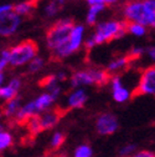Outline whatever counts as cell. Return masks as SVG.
<instances>
[{
	"label": "cell",
	"instance_id": "cell-9",
	"mask_svg": "<svg viewBox=\"0 0 155 157\" xmlns=\"http://www.w3.org/2000/svg\"><path fill=\"white\" fill-rule=\"evenodd\" d=\"M81 85H94V77L92 74V69L76 71L71 76V86L78 87Z\"/></svg>",
	"mask_w": 155,
	"mask_h": 157
},
{
	"label": "cell",
	"instance_id": "cell-17",
	"mask_svg": "<svg viewBox=\"0 0 155 157\" xmlns=\"http://www.w3.org/2000/svg\"><path fill=\"white\" fill-rule=\"evenodd\" d=\"M20 109H21L20 107V100L16 97V99L6 102V105L3 109V112H4V116H6V117H15V115L19 112Z\"/></svg>",
	"mask_w": 155,
	"mask_h": 157
},
{
	"label": "cell",
	"instance_id": "cell-10",
	"mask_svg": "<svg viewBox=\"0 0 155 157\" xmlns=\"http://www.w3.org/2000/svg\"><path fill=\"white\" fill-rule=\"evenodd\" d=\"M112 87H113V99L117 102H124L130 97L129 91L122 85V81L118 76L112 77Z\"/></svg>",
	"mask_w": 155,
	"mask_h": 157
},
{
	"label": "cell",
	"instance_id": "cell-7",
	"mask_svg": "<svg viewBox=\"0 0 155 157\" xmlns=\"http://www.w3.org/2000/svg\"><path fill=\"white\" fill-rule=\"evenodd\" d=\"M124 16L127 21L137 23L145 26L144 2H130L124 6Z\"/></svg>",
	"mask_w": 155,
	"mask_h": 157
},
{
	"label": "cell",
	"instance_id": "cell-2",
	"mask_svg": "<svg viewBox=\"0 0 155 157\" xmlns=\"http://www.w3.org/2000/svg\"><path fill=\"white\" fill-rule=\"evenodd\" d=\"M128 21H115L110 20L107 23H102L98 25L96 30V34L93 35L94 43L97 44H103L112 41L114 39L122 37L125 33H128Z\"/></svg>",
	"mask_w": 155,
	"mask_h": 157
},
{
	"label": "cell",
	"instance_id": "cell-16",
	"mask_svg": "<svg viewBox=\"0 0 155 157\" xmlns=\"http://www.w3.org/2000/svg\"><path fill=\"white\" fill-rule=\"evenodd\" d=\"M145 26H153L155 23V0H144Z\"/></svg>",
	"mask_w": 155,
	"mask_h": 157
},
{
	"label": "cell",
	"instance_id": "cell-40",
	"mask_svg": "<svg viewBox=\"0 0 155 157\" xmlns=\"http://www.w3.org/2000/svg\"><path fill=\"white\" fill-rule=\"evenodd\" d=\"M57 157H68V156H67V155H65V153H62V155H59Z\"/></svg>",
	"mask_w": 155,
	"mask_h": 157
},
{
	"label": "cell",
	"instance_id": "cell-33",
	"mask_svg": "<svg viewBox=\"0 0 155 157\" xmlns=\"http://www.w3.org/2000/svg\"><path fill=\"white\" fill-rule=\"evenodd\" d=\"M11 10H14V6L10 5V4L0 5V14H4V13H8V11H11Z\"/></svg>",
	"mask_w": 155,
	"mask_h": 157
},
{
	"label": "cell",
	"instance_id": "cell-23",
	"mask_svg": "<svg viewBox=\"0 0 155 157\" xmlns=\"http://www.w3.org/2000/svg\"><path fill=\"white\" fill-rule=\"evenodd\" d=\"M128 33L133 34V35H137V36H143L146 30H145V26L142 25V24H137V23H129L128 21Z\"/></svg>",
	"mask_w": 155,
	"mask_h": 157
},
{
	"label": "cell",
	"instance_id": "cell-15",
	"mask_svg": "<svg viewBox=\"0 0 155 157\" xmlns=\"http://www.w3.org/2000/svg\"><path fill=\"white\" fill-rule=\"evenodd\" d=\"M36 5H37V0H26V2L16 4L14 6V11L17 15H29L30 13H32Z\"/></svg>",
	"mask_w": 155,
	"mask_h": 157
},
{
	"label": "cell",
	"instance_id": "cell-30",
	"mask_svg": "<svg viewBox=\"0 0 155 157\" xmlns=\"http://www.w3.org/2000/svg\"><path fill=\"white\" fill-rule=\"evenodd\" d=\"M9 86L13 87V89H15L16 91H19V89H20V86H21V82H20L19 78H11L10 82H9Z\"/></svg>",
	"mask_w": 155,
	"mask_h": 157
},
{
	"label": "cell",
	"instance_id": "cell-12",
	"mask_svg": "<svg viewBox=\"0 0 155 157\" xmlns=\"http://www.w3.org/2000/svg\"><path fill=\"white\" fill-rule=\"evenodd\" d=\"M83 26L82 25H74V28L71 31V36L68 40V46L71 49L72 52L77 51L80 49L81 44H82V37H83Z\"/></svg>",
	"mask_w": 155,
	"mask_h": 157
},
{
	"label": "cell",
	"instance_id": "cell-39",
	"mask_svg": "<svg viewBox=\"0 0 155 157\" xmlns=\"http://www.w3.org/2000/svg\"><path fill=\"white\" fill-rule=\"evenodd\" d=\"M55 2H56V3H59L60 5H62V4L65 3V0H55Z\"/></svg>",
	"mask_w": 155,
	"mask_h": 157
},
{
	"label": "cell",
	"instance_id": "cell-1",
	"mask_svg": "<svg viewBox=\"0 0 155 157\" xmlns=\"http://www.w3.org/2000/svg\"><path fill=\"white\" fill-rule=\"evenodd\" d=\"M73 28H74L73 21L68 20V19L67 20H59L53 25H51L46 33V41L49 49L53 51L67 44Z\"/></svg>",
	"mask_w": 155,
	"mask_h": 157
},
{
	"label": "cell",
	"instance_id": "cell-37",
	"mask_svg": "<svg viewBox=\"0 0 155 157\" xmlns=\"http://www.w3.org/2000/svg\"><path fill=\"white\" fill-rule=\"evenodd\" d=\"M117 0H103V4L106 5V4H108V5H110V4H114Z\"/></svg>",
	"mask_w": 155,
	"mask_h": 157
},
{
	"label": "cell",
	"instance_id": "cell-8",
	"mask_svg": "<svg viewBox=\"0 0 155 157\" xmlns=\"http://www.w3.org/2000/svg\"><path fill=\"white\" fill-rule=\"evenodd\" d=\"M65 111H67V110H63V109H60V107L46 110L42 115H40L41 130L45 131V130H50L53 126H56L57 124H59V121L63 117Z\"/></svg>",
	"mask_w": 155,
	"mask_h": 157
},
{
	"label": "cell",
	"instance_id": "cell-36",
	"mask_svg": "<svg viewBox=\"0 0 155 157\" xmlns=\"http://www.w3.org/2000/svg\"><path fill=\"white\" fill-rule=\"evenodd\" d=\"M148 54H149V56L153 59V60H155V46L154 48H150L148 50Z\"/></svg>",
	"mask_w": 155,
	"mask_h": 157
},
{
	"label": "cell",
	"instance_id": "cell-11",
	"mask_svg": "<svg viewBox=\"0 0 155 157\" xmlns=\"http://www.w3.org/2000/svg\"><path fill=\"white\" fill-rule=\"evenodd\" d=\"M87 101V94L82 89H77L68 97V110L70 109H81Z\"/></svg>",
	"mask_w": 155,
	"mask_h": 157
},
{
	"label": "cell",
	"instance_id": "cell-27",
	"mask_svg": "<svg viewBox=\"0 0 155 157\" xmlns=\"http://www.w3.org/2000/svg\"><path fill=\"white\" fill-rule=\"evenodd\" d=\"M10 64V49H6L2 52L0 56V71H3Z\"/></svg>",
	"mask_w": 155,
	"mask_h": 157
},
{
	"label": "cell",
	"instance_id": "cell-26",
	"mask_svg": "<svg viewBox=\"0 0 155 157\" xmlns=\"http://www.w3.org/2000/svg\"><path fill=\"white\" fill-rule=\"evenodd\" d=\"M44 66V60L41 57H35L32 61H30V65H29V72H36L38 70H41Z\"/></svg>",
	"mask_w": 155,
	"mask_h": 157
},
{
	"label": "cell",
	"instance_id": "cell-29",
	"mask_svg": "<svg viewBox=\"0 0 155 157\" xmlns=\"http://www.w3.org/2000/svg\"><path fill=\"white\" fill-rule=\"evenodd\" d=\"M143 52H144V49H142V48H134V49L130 50L128 56L132 59V61H134V60H137V59H139Z\"/></svg>",
	"mask_w": 155,
	"mask_h": 157
},
{
	"label": "cell",
	"instance_id": "cell-5",
	"mask_svg": "<svg viewBox=\"0 0 155 157\" xmlns=\"http://www.w3.org/2000/svg\"><path fill=\"white\" fill-rule=\"evenodd\" d=\"M21 24V19L14 10L0 14V35L10 36L19 29Z\"/></svg>",
	"mask_w": 155,
	"mask_h": 157
},
{
	"label": "cell",
	"instance_id": "cell-18",
	"mask_svg": "<svg viewBox=\"0 0 155 157\" xmlns=\"http://www.w3.org/2000/svg\"><path fill=\"white\" fill-rule=\"evenodd\" d=\"M26 128L27 131L31 133V136H36L37 133H40L42 130H41V125H40V115H35L32 116L31 119L26 122Z\"/></svg>",
	"mask_w": 155,
	"mask_h": 157
},
{
	"label": "cell",
	"instance_id": "cell-38",
	"mask_svg": "<svg viewBox=\"0 0 155 157\" xmlns=\"http://www.w3.org/2000/svg\"><path fill=\"white\" fill-rule=\"evenodd\" d=\"M4 74L2 72V71H0V87H2V85H3V82H4Z\"/></svg>",
	"mask_w": 155,
	"mask_h": 157
},
{
	"label": "cell",
	"instance_id": "cell-24",
	"mask_svg": "<svg viewBox=\"0 0 155 157\" xmlns=\"http://www.w3.org/2000/svg\"><path fill=\"white\" fill-rule=\"evenodd\" d=\"M13 145V137L9 132L2 131L0 132V151H3Z\"/></svg>",
	"mask_w": 155,
	"mask_h": 157
},
{
	"label": "cell",
	"instance_id": "cell-20",
	"mask_svg": "<svg viewBox=\"0 0 155 157\" xmlns=\"http://www.w3.org/2000/svg\"><path fill=\"white\" fill-rule=\"evenodd\" d=\"M106 8V5L103 4H98V5H92L89 11H88V15H87V23L89 25H93L97 20V15H98L103 9Z\"/></svg>",
	"mask_w": 155,
	"mask_h": 157
},
{
	"label": "cell",
	"instance_id": "cell-19",
	"mask_svg": "<svg viewBox=\"0 0 155 157\" xmlns=\"http://www.w3.org/2000/svg\"><path fill=\"white\" fill-rule=\"evenodd\" d=\"M66 141V135L62 132H55L51 137L50 142V151H57L62 147V145Z\"/></svg>",
	"mask_w": 155,
	"mask_h": 157
},
{
	"label": "cell",
	"instance_id": "cell-34",
	"mask_svg": "<svg viewBox=\"0 0 155 157\" xmlns=\"http://www.w3.org/2000/svg\"><path fill=\"white\" fill-rule=\"evenodd\" d=\"M94 45H96V43H94V39H93V36H91V37L88 39V40L86 41V48H87V49H92Z\"/></svg>",
	"mask_w": 155,
	"mask_h": 157
},
{
	"label": "cell",
	"instance_id": "cell-32",
	"mask_svg": "<svg viewBox=\"0 0 155 157\" xmlns=\"http://www.w3.org/2000/svg\"><path fill=\"white\" fill-rule=\"evenodd\" d=\"M133 157H155V155L150 151H140L138 153H135Z\"/></svg>",
	"mask_w": 155,
	"mask_h": 157
},
{
	"label": "cell",
	"instance_id": "cell-4",
	"mask_svg": "<svg viewBox=\"0 0 155 157\" xmlns=\"http://www.w3.org/2000/svg\"><path fill=\"white\" fill-rule=\"evenodd\" d=\"M140 95L155 96V66H149L142 72L139 84L133 92L132 97H137Z\"/></svg>",
	"mask_w": 155,
	"mask_h": 157
},
{
	"label": "cell",
	"instance_id": "cell-22",
	"mask_svg": "<svg viewBox=\"0 0 155 157\" xmlns=\"http://www.w3.org/2000/svg\"><path fill=\"white\" fill-rule=\"evenodd\" d=\"M38 85H40L41 87H46V89H52L53 86L59 85V78H57L56 75H49L44 78H41L40 82H38Z\"/></svg>",
	"mask_w": 155,
	"mask_h": 157
},
{
	"label": "cell",
	"instance_id": "cell-6",
	"mask_svg": "<svg viewBox=\"0 0 155 157\" xmlns=\"http://www.w3.org/2000/svg\"><path fill=\"white\" fill-rule=\"evenodd\" d=\"M118 120L113 113L109 112H104L102 115L98 116V119L96 120V128L97 132L103 136H108V135H113L115 131L118 130Z\"/></svg>",
	"mask_w": 155,
	"mask_h": 157
},
{
	"label": "cell",
	"instance_id": "cell-41",
	"mask_svg": "<svg viewBox=\"0 0 155 157\" xmlns=\"http://www.w3.org/2000/svg\"><path fill=\"white\" fill-rule=\"evenodd\" d=\"M3 116H4V112H3V111H0V119H2Z\"/></svg>",
	"mask_w": 155,
	"mask_h": 157
},
{
	"label": "cell",
	"instance_id": "cell-28",
	"mask_svg": "<svg viewBox=\"0 0 155 157\" xmlns=\"http://www.w3.org/2000/svg\"><path fill=\"white\" fill-rule=\"evenodd\" d=\"M59 9H60V4L56 3L55 0H52V2H50L47 4V6H46V14L49 16H53L57 11H59Z\"/></svg>",
	"mask_w": 155,
	"mask_h": 157
},
{
	"label": "cell",
	"instance_id": "cell-14",
	"mask_svg": "<svg viewBox=\"0 0 155 157\" xmlns=\"http://www.w3.org/2000/svg\"><path fill=\"white\" fill-rule=\"evenodd\" d=\"M132 63V59L125 55V56H122L119 59H115V60H113L109 66H108V71L109 72H115V71H121V70H125L129 64Z\"/></svg>",
	"mask_w": 155,
	"mask_h": 157
},
{
	"label": "cell",
	"instance_id": "cell-25",
	"mask_svg": "<svg viewBox=\"0 0 155 157\" xmlns=\"http://www.w3.org/2000/svg\"><path fill=\"white\" fill-rule=\"evenodd\" d=\"M74 157H92V148L88 145H81L76 148Z\"/></svg>",
	"mask_w": 155,
	"mask_h": 157
},
{
	"label": "cell",
	"instance_id": "cell-31",
	"mask_svg": "<svg viewBox=\"0 0 155 157\" xmlns=\"http://www.w3.org/2000/svg\"><path fill=\"white\" fill-rule=\"evenodd\" d=\"M134 150H135V145H127V146H124V147L121 150V153H122V155H129V153H132Z\"/></svg>",
	"mask_w": 155,
	"mask_h": 157
},
{
	"label": "cell",
	"instance_id": "cell-21",
	"mask_svg": "<svg viewBox=\"0 0 155 157\" xmlns=\"http://www.w3.org/2000/svg\"><path fill=\"white\" fill-rule=\"evenodd\" d=\"M16 97H17V91L15 89L10 87L9 85L4 86V87L3 86L0 87V99H4V100L10 101V100L16 99Z\"/></svg>",
	"mask_w": 155,
	"mask_h": 157
},
{
	"label": "cell",
	"instance_id": "cell-13",
	"mask_svg": "<svg viewBox=\"0 0 155 157\" xmlns=\"http://www.w3.org/2000/svg\"><path fill=\"white\" fill-rule=\"evenodd\" d=\"M56 99L51 95V94H42L37 97L35 100V105H36V109L38 110V112L41 111H46L55 101Z\"/></svg>",
	"mask_w": 155,
	"mask_h": 157
},
{
	"label": "cell",
	"instance_id": "cell-35",
	"mask_svg": "<svg viewBox=\"0 0 155 157\" xmlns=\"http://www.w3.org/2000/svg\"><path fill=\"white\" fill-rule=\"evenodd\" d=\"M87 2L91 4V6L92 5H98V4H103V0H87ZM104 5V4H103Z\"/></svg>",
	"mask_w": 155,
	"mask_h": 157
},
{
	"label": "cell",
	"instance_id": "cell-3",
	"mask_svg": "<svg viewBox=\"0 0 155 157\" xmlns=\"http://www.w3.org/2000/svg\"><path fill=\"white\" fill-rule=\"evenodd\" d=\"M37 44L34 40H25L10 49V65L21 66L32 61L37 54Z\"/></svg>",
	"mask_w": 155,
	"mask_h": 157
}]
</instances>
